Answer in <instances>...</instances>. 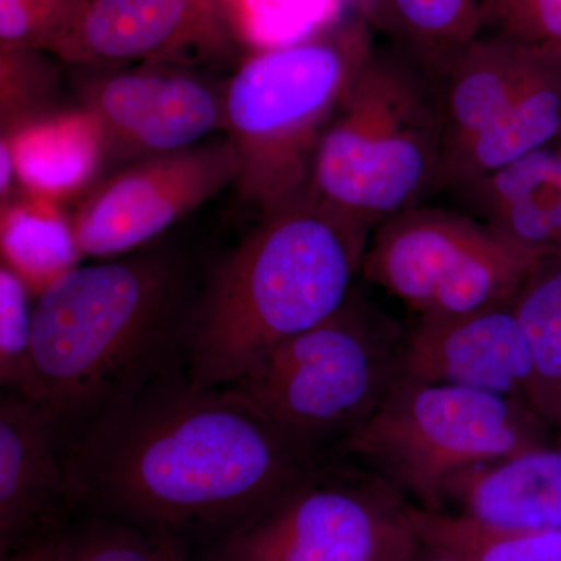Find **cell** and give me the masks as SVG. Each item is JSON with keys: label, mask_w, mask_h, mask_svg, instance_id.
Segmentation results:
<instances>
[{"label": "cell", "mask_w": 561, "mask_h": 561, "mask_svg": "<svg viewBox=\"0 0 561 561\" xmlns=\"http://www.w3.org/2000/svg\"><path fill=\"white\" fill-rule=\"evenodd\" d=\"M221 0H90L54 58L70 65L192 69L241 47Z\"/></svg>", "instance_id": "8fae6325"}, {"label": "cell", "mask_w": 561, "mask_h": 561, "mask_svg": "<svg viewBox=\"0 0 561 561\" xmlns=\"http://www.w3.org/2000/svg\"><path fill=\"white\" fill-rule=\"evenodd\" d=\"M451 192L470 216L535 260L561 256V135Z\"/></svg>", "instance_id": "2e32d148"}, {"label": "cell", "mask_w": 561, "mask_h": 561, "mask_svg": "<svg viewBox=\"0 0 561 561\" xmlns=\"http://www.w3.org/2000/svg\"><path fill=\"white\" fill-rule=\"evenodd\" d=\"M14 179H16V168H14L13 153H11L9 140L2 138V142H0V195H2V206L9 201Z\"/></svg>", "instance_id": "f1b7e54d"}, {"label": "cell", "mask_w": 561, "mask_h": 561, "mask_svg": "<svg viewBox=\"0 0 561 561\" xmlns=\"http://www.w3.org/2000/svg\"><path fill=\"white\" fill-rule=\"evenodd\" d=\"M542 49L545 46L486 33L449 61L437 79L445 168L507 110L537 68Z\"/></svg>", "instance_id": "e0dca14e"}, {"label": "cell", "mask_w": 561, "mask_h": 561, "mask_svg": "<svg viewBox=\"0 0 561 561\" xmlns=\"http://www.w3.org/2000/svg\"><path fill=\"white\" fill-rule=\"evenodd\" d=\"M47 51L0 47L2 136L51 116L58 102V70Z\"/></svg>", "instance_id": "d4e9b609"}, {"label": "cell", "mask_w": 561, "mask_h": 561, "mask_svg": "<svg viewBox=\"0 0 561 561\" xmlns=\"http://www.w3.org/2000/svg\"><path fill=\"white\" fill-rule=\"evenodd\" d=\"M80 257L72 224L57 202L28 194L2 206V262L35 294L77 267Z\"/></svg>", "instance_id": "7402d4cb"}, {"label": "cell", "mask_w": 561, "mask_h": 561, "mask_svg": "<svg viewBox=\"0 0 561 561\" xmlns=\"http://www.w3.org/2000/svg\"><path fill=\"white\" fill-rule=\"evenodd\" d=\"M404 335L354 289L339 311L279 343L221 390L328 459L402 381Z\"/></svg>", "instance_id": "8992f818"}, {"label": "cell", "mask_w": 561, "mask_h": 561, "mask_svg": "<svg viewBox=\"0 0 561 561\" xmlns=\"http://www.w3.org/2000/svg\"><path fill=\"white\" fill-rule=\"evenodd\" d=\"M80 513L49 424L27 398L0 390V560L49 540Z\"/></svg>", "instance_id": "5bb4252c"}, {"label": "cell", "mask_w": 561, "mask_h": 561, "mask_svg": "<svg viewBox=\"0 0 561 561\" xmlns=\"http://www.w3.org/2000/svg\"><path fill=\"white\" fill-rule=\"evenodd\" d=\"M362 16L435 80L483 31L482 0H364Z\"/></svg>", "instance_id": "ffe728a7"}, {"label": "cell", "mask_w": 561, "mask_h": 561, "mask_svg": "<svg viewBox=\"0 0 561 561\" xmlns=\"http://www.w3.org/2000/svg\"><path fill=\"white\" fill-rule=\"evenodd\" d=\"M33 290L9 264L0 267V387L27 397L35 332Z\"/></svg>", "instance_id": "484cf974"}, {"label": "cell", "mask_w": 561, "mask_h": 561, "mask_svg": "<svg viewBox=\"0 0 561 561\" xmlns=\"http://www.w3.org/2000/svg\"><path fill=\"white\" fill-rule=\"evenodd\" d=\"M446 507L486 529L561 530V443L468 468L446 485Z\"/></svg>", "instance_id": "9a60e30c"}, {"label": "cell", "mask_w": 561, "mask_h": 561, "mask_svg": "<svg viewBox=\"0 0 561 561\" xmlns=\"http://www.w3.org/2000/svg\"><path fill=\"white\" fill-rule=\"evenodd\" d=\"M376 44L364 16L328 22L254 50L224 91L238 186L261 214L311 190L313 161L335 111Z\"/></svg>", "instance_id": "277c9868"}, {"label": "cell", "mask_w": 561, "mask_h": 561, "mask_svg": "<svg viewBox=\"0 0 561 561\" xmlns=\"http://www.w3.org/2000/svg\"><path fill=\"white\" fill-rule=\"evenodd\" d=\"M324 460L225 390L195 386L181 367L95 421L66 467L81 513L202 546Z\"/></svg>", "instance_id": "6da1fadb"}, {"label": "cell", "mask_w": 561, "mask_h": 561, "mask_svg": "<svg viewBox=\"0 0 561 561\" xmlns=\"http://www.w3.org/2000/svg\"><path fill=\"white\" fill-rule=\"evenodd\" d=\"M332 461L198 546L195 561H408L420 542L412 502L359 465Z\"/></svg>", "instance_id": "ba28073f"}, {"label": "cell", "mask_w": 561, "mask_h": 561, "mask_svg": "<svg viewBox=\"0 0 561 561\" xmlns=\"http://www.w3.org/2000/svg\"><path fill=\"white\" fill-rule=\"evenodd\" d=\"M0 561H51L49 542L44 541Z\"/></svg>", "instance_id": "4dcf8cb0"}, {"label": "cell", "mask_w": 561, "mask_h": 561, "mask_svg": "<svg viewBox=\"0 0 561 561\" xmlns=\"http://www.w3.org/2000/svg\"><path fill=\"white\" fill-rule=\"evenodd\" d=\"M201 280L171 250L77 265L38 295L27 400L62 456L103 415L186 367Z\"/></svg>", "instance_id": "7a4b0ae2"}, {"label": "cell", "mask_w": 561, "mask_h": 561, "mask_svg": "<svg viewBox=\"0 0 561 561\" xmlns=\"http://www.w3.org/2000/svg\"><path fill=\"white\" fill-rule=\"evenodd\" d=\"M402 379L449 383L515 398L529 405L531 359L511 305L419 319L405 332Z\"/></svg>", "instance_id": "4fadbf2b"}, {"label": "cell", "mask_w": 561, "mask_h": 561, "mask_svg": "<svg viewBox=\"0 0 561 561\" xmlns=\"http://www.w3.org/2000/svg\"><path fill=\"white\" fill-rule=\"evenodd\" d=\"M408 561H463L456 553L438 548V546L430 545V542L420 540L415 551L409 557Z\"/></svg>", "instance_id": "f546056e"}, {"label": "cell", "mask_w": 561, "mask_h": 561, "mask_svg": "<svg viewBox=\"0 0 561 561\" xmlns=\"http://www.w3.org/2000/svg\"><path fill=\"white\" fill-rule=\"evenodd\" d=\"M2 138L22 186L54 202L90 183L106 157L101 127L84 108L60 111Z\"/></svg>", "instance_id": "d6986e66"}, {"label": "cell", "mask_w": 561, "mask_h": 561, "mask_svg": "<svg viewBox=\"0 0 561 561\" xmlns=\"http://www.w3.org/2000/svg\"><path fill=\"white\" fill-rule=\"evenodd\" d=\"M490 33L535 46H561V0H482Z\"/></svg>", "instance_id": "83f0119b"}, {"label": "cell", "mask_w": 561, "mask_h": 561, "mask_svg": "<svg viewBox=\"0 0 561 561\" xmlns=\"http://www.w3.org/2000/svg\"><path fill=\"white\" fill-rule=\"evenodd\" d=\"M551 435L515 398L402 379L334 454L379 476L416 507L442 512L446 485L457 474L549 445Z\"/></svg>", "instance_id": "52a82bcc"}, {"label": "cell", "mask_w": 561, "mask_h": 561, "mask_svg": "<svg viewBox=\"0 0 561 561\" xmlns=\"http://www.w3.org/2000/svg\"><path fill=\"white\" fill-rule=\"evenodd\" d=\"M164 561H191L190 551L183 542L173 540L169 546L168 556Z\"/></svg>", "instance_id": "1f68e13d"}, {"label": "cell", "mask_w": 561, "mask_h": 561, "mask_svg": "<svg viewBox=\"0 0 561 561\" xmlns=\"http://www.w3.org/2000/svg\"><path fill=\"white\" fill-rule=\"evenodd\" d=\"M90 0H0V47L54 54Z\"/></svg>", "instance_id": "4316f807"}, {"label": "cell", "mask_w": 561, "mask_h": 561, "mask_svg": "<svg viewBox=\"0 0 561 561\" xmlns=\"http://www.w3.org/2000/svg\"><path fill=\"white\" fill-rule=\"evenodd\" d=\"M537 261L468 213L420 205L373 231L360 275L437 319L511 305Z\"/></svg>", "instance_id": "9c48e42d"}, {"label": "cell", "mask_w": 561, "mask_h": 561, "mask_svg": "<svg viewBox=\"0 0 561 561\" xmlns=\"http://www.w3.org/2000/svg\"><path fill=\"white\" fill-rule=\"evenodd\" d=\"M241 162L230 138L144 158L111 176L73 214L81 257L135 253L176 221L238 183Z\"/></svg>", "instance_id": "30bf717a"}, {"label": "cell", "mask_w": 561, "mask_h": 561, "mask_svg": "<svg viewBox=\"0 0 561 561\" xmlns=\"http://www.w3.org/2000/svg\"><path fill=\"white\" fill-rule=\"evenodd\" d=\"M176 66L138 65L106 73L84 92L106 151L144 158L190 149L225 128L224 92Z\"/></svg>", "instance_id": "7c38bea8"}, {"label": "cell", "mask_w": 561, "mask_h": 561, "mask_svg": "<svg viewBox=\"0 0 561 561\" xmlns=\"http://www.w3.org/2000/svg\"><path fill=\"white\" fill-rule=\"evenodd\" d=\"M420 540L456 553L463 561H561V530L511 531L479 526L449 512L412 504Z\"/></svg>", "instance_id": "603a6c76"}, {"label": "cell", "mask_w": 561, "mask_h": 561, "mask_svg": "<svg viewBox=\"0 0 561 561\" xmlns=\"http://www.w3.org/2000/svg\"><path fill=\"white\" fill-rule=\"evenodd\" d=\"M172 538L83 512L49 538L51 561H164Z\"/></svg>", "instance_id": "cb8c5ba5"}, {"label": "cell", "mask_w": 561, "mask_h": 561, "mask_svg": "<svg viewBox=\"0 0 561 561\" xmlns=\"http://www.w3.org/2000/svg\"><path fill=\"white\" fill-rule=\"evenodd\" d=\"M560 135L561 46H545L537 68L507 110L446 162L443 190H457L497 171Z\"/></svg>", "instance_id": "ac0fdd59"}, {"label": "cell", "mask_w": 561, "mask_h": 561, "mask_svg": "<svg viewBox=\"0 0 561 561\" xmlns=\"http://www.w3.org/2000/svg\"><path fill=\"white\" fill-rule=\"evenodd\" d=\"M512 308L529 346V408L561 443V256L531 265Z\"/></svg>", "instance_id": "44dd1931"}, {"label": "cell", "mask_w": 561, "mask_h": 561, "mask_svg": "<svg viewBox=\"0 0 561 561\" xmlns=\"http://www.w3.org/2000/svg\"><path fill=\"white\" fill-rule=\"evenodd\" d=\"M371 234L312 190L261 214L198 286L187 341L191 381L221 389L339 311L356 289Z\"/></svg>", "instance_id": "3957f363"}, {"label": "cell", "mask_w": 561, "mask_h": 561, "mask_svg": "<svg viewBox=\"0 0 561 561\" xmlns=\"http://www.w3.org/2000/svg\"><path fill=\"white\" fill-rule=\"evenodd\" d=\"M443 175L437 80L400 51L376 46L321 139L313 194L375 231L443 190Z\"/></svg>", "instance_id": "5b68a950"}]
</instances>
